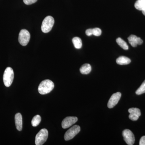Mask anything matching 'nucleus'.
Returning <instances> with one entry per match:
<instances>
[{"label": "nucleus", "instance_id": "nucleus-16", "mask_svg": "<svg viewBox=\"0 0 145 145\" xmlns=\"http://www.w3.org/2000/svg\"><path fill=\"white\" fill-rule=\"evenodd\" d=\"M135 7L138 10H144L145 8V0H137L135 3Z\"/></svg>", "mask_w": 145, "mask_h": 145}, {"label": "nucleus", "instance_id": "nucleus-23", "mask_svg": "<svg viewBox=\"0 0 145 145\" xmlns=\"http://www.w3.org/2000/svg\"><path fill=\"white\" fill-rule=\"evenodd\" d=\"M140 145H145V136H143L140 139Z\"/></svg>", "mask_w": 145, "mask_h": 145}, {"label": "nucleus", "instance_id": "nucleus-2", "mask_svg": "<svg viewBox=\"0 0 145 145\" xmlns=\"http://www.w3.org/2000/svg\"><path fill=\"white\" fill-rule=\"evenodd\" d=\"M14 72L13 69L10 67L6 69L3 76V80L5 86H10L13 82L14 79Z\"/></svg>", "mask_w": 145, "mask_h": 145}, {"label": "nucleus", "instance_id": "nucleus-6", "mask_svg": "<svg viewBox=\"0 0 145 145\" xmlns=\"http://www.w3.org/2000/svg\"><path fill=\"white\" fill-rule=\"evenodd\" d=\"M80 131V127L75 125L69 129L65 133L64 139L66 141L71 140Z\"/></svg>", "mask_w": 145, "mask_h": 145}, {"label": "nucleus", "instance_id": "nucleus-5", "mask_svg": "<svg viewBox=\"0 0 145 145\" xmlns=\"http://www.w3.org/2000/svg\"><path fill=\"white\" fill-rule=\"evenodd\" d=\"M30 39V34L29 32L25 29L21 30L19 33L18 41L22 45L25 46L28 44Z\"/></svg>", "mask_w": 145, "mask_h": 145}, {"label": "nucleus", "instance_id": "nucleus-19", "mask_svg": "<svg viewBox=\"0 0 145 145\" xmlns=\"http://www.w3.org/2000/svg\"><path fill=\"white\" fill-rule=\"evenodd\" d=\"M136 94L137 95H141L143 93H145V80L142 83L140 88L136 90Z\"/></svg>", "mask_w": 145, "mask_h": 145}, {"label": "nucleus", "instance_id": "nucleus-24", "mask_svg": "<svg viewBox=\"0 0 145 145\" xmlns=\"http://www.w3.org/2000/svg\"><path fill=\"white\" fill-rule=\"evenodd\" d=\"M142 12L143 14L145 16V8L144 10H142Z\"/></svg>", "mask_w": 145, "mask_h": 145}, {"label": "nucleus", "instance_id": "nucleus-3", "mask_svg": "<svg viewBox=\"0 0 145 145\" xmlns=\"http://www.w3.org/2000/svg\"><path fill=\"white\" fill-rule=\"evenodd\" d=\"M54 20L51 16H47L45 18L42 23V31L44 33H47L51 31L54 25Z\"/></svg>", "mask_w": 145, "mask_h": 145}, {"label": "nucleus", "instance_id": "nucleus-1", "mask_svg": "<svg viewBox=\"0 0 145 145\" xmlns=\"http://www.w3.org/2000/svg\"><path fill=\"white\" fill-rule=\"evenodd\" d=\"M54 84L52 81L46 80L40 83L38 91L39 93L42 95H45L51 92L54 88Z\"/></svg>", "mask_w": 145, "mask_h": 145}, {"label": "nucleus", "instance_id": "nucleus-9", "mask_svg": "<svg viewBox=\"0 0 145 145\" xmlns=\"http://www.w3.org/2000/svg\"><path fill=\"white\" fill-rule=\"evenodd\" d=\"M78 119L75 117H68L63 120L62 122L63 128L67 129L72 126L78 121Z\"/></svg>", "mask_w": 145, "mask_h": 145}, {"label": "nucleus", "instance_id": "nucleus-15", "mask_svg": "<svg viewBox=\"0 0 145 145\" xmlns=\"http://www.w3.org/2000/svg\"><path fill=\"white\" fill-rule=\"evenodd\" d=\"M72 42L75 48L80 49L82 48V44L80 38L78 37H74L72 39Z\"/></svg>", "mask_w": 145, "mask_h": 145}, {"label": "nucleus", "instance_id": "nucleus-14", "mask_svg": "<svg viewBox=\"0 0 145 145\" xmlns=\"http://www.w3.org/2000/svg\"><path fill=\"white\" fill-rule=\"evenodd\" d=\"M91 66L88 63L83 65L80 68L81 73L84 75L89 74L91 71Z\"/></svg>", "mask_w": 145, "mask_h": 145}, {"label": "nucleus", "instance_id": "nucleus-4", "mask_svg": "<svg viewBox=\"0 0 145 145\" xmlns=\"http://www.w3.org/2000/svg\"><path fill=\"white\" fill-rule=\"evenodd\" d=\"M48 133L47 130L46 129H43L36 135L35 138V144L36 145H42L47 140L48 137Z\"/></svg>", "mask_w": 145, "mask_h": 145}, {"label": "nucleus", "instance_id": "nucleus-22", "mask_svg": "<svg viewBox=\"0 0 145 145\" xmlns=\"http://www.w3.org/2000/svg\"><path fill=\"white\" fill-rule=\"evenodd\" d=\"M86 34L88 36H90L93 35V29H89L86 31Z\"/></svg>", "mask_w": 145, "mask_h": 145}, {"label": "nucleus", "instance_id": "nucleus-8", "mask_svg": "<svg viewBox=\"0 0 145 145\" xmlns=\"http://www.w3.org/2000/svg\"><path fill=\"white\" fill-rule=\"evenodd\" d=\"M121 93L119 92L112 94L108 103V108H112L117 105L121 99Z\"/></svg>", "mask_w": 145, "mask_h": 145}, {"label": "nucleus", "instance_id": "nucleus-21", "mask_svg": "<svg viewBox=\"0 0 145 145\" xmlns=\"http://www.w3.org/2000/svg\"><path fill=\"white\" fill-rule=\"evenodd\" d=\"M38 0H23L25 4L30 5L36 2Z\"/></svg>", "mask_w": 145, "mask_h": 145}, {"label": "nucleus", "instance_id": "nucleus-7", "mask_svg": "<svg viewBox=\"0 0 145 145\" xmlns=\"http://www.w3.org/2000/svg\"><path fill=\"white\" fill-rule=\"evenodd\" d=\"M122 135L125 142L128 145H133L135 141V137L131 131L129 129H125L123 131Z\"/></svg>", "mask_w": 145, "mask_h": 145}, {"label": "nucleus", "instance_id": "nucleus-20", "mask_svg": "<svg viewBox=\"0 0 145 145\" xmlns=\"http://www.w3.org/2000/svg\"><path fill=\"white\" fill-rule=\"evenodd\" d=\"M102 31L100 28H95L93 29V35L96 36H101Z\"/></svg>", "mask_w": 145, "mask_h": 145}, {"label": "nucleus", "instance_id": "nucleus-10", "mask_svg": "<svg viewBox=\"0 0 145 145\" xmlns=\"http://www.w3.org/2000/svg\"><path fill=\"white\" fill-rule=\"evenodd\" d=\"M128 112L130 113L129 117L132 121H137L141 115V111L140 109L137 108H129L128 110Z\"/></svg>", "mask_w": 145, "mask_h": 145}, {"label": "nucleus", "instance_id": "nucleus-11", "mask_svg": "<svg viewBox=\"0 0 145 145\" xmlns=\"http://www.w3.org/2000/svg\"><path fill=\"white\" fill-rule=\"evenodd\" d=\"M129 42L131 46L135 47L137 45H141L143 43V40L140 37L134 35H131L128 38Z\"/></svg>", "mask_w": 145, "mask_h": 145}, {"label": "nucleus", "instance_id": "nucleus-12", "mask_svg": "<svg viewBox=\"0 0 145 145\" xmlns=\"http://www.w3.org/2000/svg\"><path fill=\"white\" fill-rule=\"evenodd\" d=\"M15 124L16 128L19 131L22 129V117L21 113H17L15 117Z\"/></svg>", "mask_w": 145, "mask_h": 145}, {"label": "nucleus", "instance_id": "nucleus-17", "mask_svg": "<svg viewBox=\"0 0 145 145\" xmlns=\"http://www.w3.org/2000/svg\"><path fill=\"white\" fill-rule=\"evenodd\" d=\"M116 42L118 45L125 50H127L129 49V46L127 43L121 38H118L116 40Z\"/></svg>", "mask_w": 145, "mask_h": 145}, {"label": "nucleus", "instance_id": "nucleus-18", "mask_svg": "<svg viewBox=\"0 0 145 145\" xmlns=\"http://www.w3.org/2000/svg\"><path fill=\"white\" fill-rule=\"evenodd\" d=\"M41 121V117L39 115H36L33 117L31 120V125L32 126L37 127L39 125Z\"/></svg>", "mask_w": 145, "mask_h": 145}, {"label": "nucleus", "instance_id": "nucleus-13", "mask_svg": "<svg viewBox=\"0 0 145 145\" xmlns=\"http://www.w3.org/2000/svg\"><path fill=\"white\" fill-rule=\"evenodd\" d=\"M131 61L130 59L125 56H121L116 60V62L119 65H128L131 63Z\"/></svg>", "mask_w": 145, "mask_h": 145}]
</instances>
